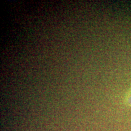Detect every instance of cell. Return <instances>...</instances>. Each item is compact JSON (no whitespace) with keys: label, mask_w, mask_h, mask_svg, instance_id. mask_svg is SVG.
Here are the masks:
<instances>
[{"label":"cell","mask_w":131,"mask_h":131,"mask_svg":"<svg viewBox=\"0 0 131 131\" xmlns=\"http://www.w3.org/2000/svg\"><path fill=\"white\" fill-rule=\"evenodd\" d=\"M124 102L126 104V105L131 107V88L126 94L125 98H124Z\"/></svg>","instance_id":"1"}]
</instances>
